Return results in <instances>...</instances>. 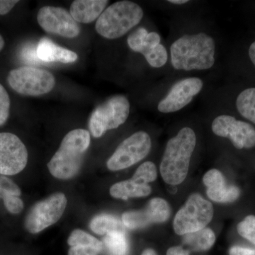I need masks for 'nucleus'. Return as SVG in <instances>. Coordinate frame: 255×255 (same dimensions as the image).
<instances>
[{
    "instance_id": "nucleus-13",
    "label": "nucleus",
    "mask_w": 255,
    "mask_h": 255,
    "mask_svg": "<svg viewBox=\"0 0 255 255\" xmlns=\"http://www.w3.org/2000/svg\"><path fill=\"white\" fill-rule=\"evenodd\" d=\"M212 130L218 136L230 139L233 145L239 150L255 146V127L231 116L216 117L212 123Z\"/></svg>"
},
{
    "instance_id": "nucleus-30",
    "label": "nucleus",
    "mask_w": 255,
    "mask_h": 255,
    "mask_svg": "<svg viewBox=\"0 0 255 255\" xmlns=\"http://www.w3.org/2000/svg\"><path fill=\"white\" fill-rule=\"evenodd\" d=\"M230 255H255V250L241 246H233L230 249Z\"/></svg>"
},
{
    "instance_id": "nucleus-24",
    "label": "nucleus",
    "mask_w": 255,
    "mask_h": 255,
    "mask_svg": "<svg viewBox=\"0 0 255 255\" xmlns=\"http://www.w3.org/2000/svg\"><path fill=\"white\" fill-rule=\"evenodd\" d=\"M236 107L244 118L255 124V87L246 89L238 95Z\"/></svg>"
},
{
    "instance_id": "nucleus-33",
    "label": "nucleus",
    "mask_w": 255,
    "mask_h": 255,
    "mask_svg": "<svg viewBox=\"0 0 255 255\" xmlns=\"http://www.w3.org/2000/svg\"><path fill=\"white\" fill-rule=\"evenodd\" d=\"M249 56L255 66V41L252 43L249 48Z\"/></svg>"
},
{
    "instance_id": "nucleus-25",
    "label": "nucleus",
    "mask_w": 255,
    "mask_h": 255,
    "mask_svg": "<svg viewBox=\"0 0 255 255\" xmlns=\"http://www.w3.org/2000/svg\"><path fill=\"white\" fill-rule=\"evenodd\" d=\"M104 243L112 255H127L128 251L125 231H114L106 235Z\"/></svg>"
},
{
    "instance_id": "nucleus-23",
    "label": "nucleus",
    "mask_w": 255,
    "mask_h": 255,
    "mask_svg": "<svg viewBox=\"0 0 255 255\" xmlns=\"http://www.w3.org/2000/svg\"><path fill=\"white\" fill-rule=\"evenodd\" d=\"M122 221L110 214H101L96 216L90 222V229L100 236L107 235L114 231H125Z\"/></svg>"
},
{
    "instance_id": "nucleus-7",
    "label": "nucleus",
    "mask_w": 255,
    "mask_h": 255,
    "mask_svg": "<svg viewBox=\"0 0 255 255\" xmlns=\"http://www.w3.org/2000/svg\"><path fill=\"white\" fill-rule=\"evenodd\" d=\"M214 213L211 202L199 194H193L176 214L174 232L179 236H184L204 229L211 222Z\"/></svg>"
},
{
    "instance_id": "nucleus-3",
    "label": "nucleus",
    "mask_w": 255,
    "mask_h": 255,
    "mask_svg": "<svg viewBox=\"0 0 255 255\" xmlns=\"http://www.w3.org/2000/svg\"><path fill=\"white\" fill-rule=\"evenodd\" d=\"M196 143L195 132L188 127L183 128L175 137L169 140L159 169L164 182L171 185L184 182Z\"/></svg>"
},
{
    "instance_id": "nucleus-34",
    "label": "nucleus",
    "mask_w": 255,
    "mask_h": 255,
    "mask_svg": "<svg viewBox=\"0 0 255 255\" xmlns=\"http://www.w3.org/2000/svg\"><path fill=\"white\" fill-rule=\"evenodd\" d=\"M168 2L174 4H183L189 2V1L188 0H169Z\"/></svg>"
},
{
    "instance_id": "nucleus-15",
    "label": "nucleus",
    "mask_w": 255,
    "mask_h": 255,
    "mask_svg": "<svg viewBox=\"0 0 255 255\" xmlns=\"http://www.w3.org/2000/svg\"><path fill=\"white\" fill-rule=\"evenodd\" d=\"M204 86V82L197 78H186L176 82L165 97L159 102V112L168 114L182 110L189 105Z\"/></svg>"
},
{
    "instance_id": "nucleus-14",
    "label": "nucleus",
    "mask_w": 255,
    "mask_h": 255,
    "mask_svg": "<svg viewBox=\"0 0 255 255\" xmlns=\"http://www.w3.org/2000/svg\"><path fill=\"white\" fill-rule=\"evenodd\" d=\"M170 216L168 203L160 198H154L149 201L145 209L130 211L122 216V223L130 230L140 229L152 223H163Z\"/></svg>"
},
{
    "instance_id": "nucleus-5",
    "label": "nucleus",
    "mask_w": 255,
    "mask_h": 255,
    "mask_svg": "<svg viewBox=\"0 0 255 255\" xmlns=\"http://www.w3.org/2000/svg\"><path fill=\"white\" fill-rule=\"evenodd\" d=\"M130 103L123 95H115L99 105L92 112L89 129L92 136L102 137L107 130L116 129L127 122Z\"/></svg>"
},
{
    "instance_id": "nucleus-29",
    "label": "nucleus",
    "mask_w": 255,
    "mask_h": 255,
    "mask_svg": "<svg viewBox=\"0 0 255 255\" xmlns=\"http://www.w3.org/2000/svg\"><path fill=\"white\" fill-rule=\"evenodd\" d=\"M21 56L23 60L27 63H39L41 62L37 54V46H35L34 45H26L21 51Z\"/></svg>"
},
{
    "instance_id": "nucleus-22",
    "label": "nucleus",
    "mask_w": 255,
    "mask_h": 255,
    "mask_svg": "<svg viewBox=\"0 0 255 255\" xmlns=\"http://www.w3.org/2000/svg\"><path fill=\"white\" fill-rule=\"evenodd\" d=\"M216 236L214 231L205 228L196 232L188 233L183 237V244L193 251H205L214 246Z\"/></svg>"
},
{
    "instance_id": "nucleus-10",
    "label": "nucleus",
    "mask_w": 255,
    "mask_h": 255,
    "mask_svg": "<svg viewBox=\"0 0 255 255\" xmlns=\"http://www.w3.org/2000/svg\"><path fill=\"white\" fill-rule=\"evenodd\" d=\"M28 162V150L21 139L11 132H0V174L22 172Z\"/></svg>"
},
{
    "instance_id": "nucleus-21",
    "label": "nucleus",
    "mask_w": 255,
    "mask_h": 255,
    "mask_svg": "<svg viewBox=\"0 0 255 255\" xmlns=\"http://www.w3.org/2000/svg\"><path fill=\"white\" fill-rule=\"evenodd\" d=\"M110 191L112 197L127 200L130 198L145 197L150 195L152 189L148 184H139L130 179L116 183L110 188Z\"/></svg>"
},
{
    "instance_id": "nucleus-27",
    "label": "nucleus",
    "mask_w": 255,
    "mask_h": 255,
    "mask_svg": "<svg viewBox=\"0 0 255 255\" xmlns=\"http://www.w3.org/2000/svg\"><path fill=\"white\" fill-rule=\"evenodd\" d=\"M238 232L246 240L255 245V216L251 215L245 218L237 226Z\"/></svg>"
},
{
    "instance_id": "nucleus-16",
    "label": "nucleus",
    "mask_w": 255,
    "mask_h": 255,
    "mask_svg": "<svg viewBox=\"0 0 255 255\" xmlns=\"http://www.w3.org/2000/svg\"><path fill=\"white\" fill-rule=\"evenodd\" d=\"M203 182L207 188L206 194L209 199L216 202H234L241 194L239 188L228 184L226 178L218 169H211L206 172L203 178Z\"/></svg>"
},
{
    "instance_id": "nucleus-26",
    "label": "nucleus",
    "mask_w": 255,
    "mask_h": 255,
    "mask_svg": "<svg viewBox=\"0 0 255 255\" xmlns=\"http://www.w3.org/2000/svg\"><path fill=\"white\" fill-rule=\"evenodd\" d=\"M157 177V172L155 164L148 161L139 166L131 179L139 184H148V183L154 182Z\"/></svg>"
},
{
    "instance_id": "nucleus-12",
    "label": "nucleus",
    "mask_w": 255,
    "mask_h": 255,
    "mask_svg": "<svg viewBox=\"0 0 255 255\" xmlns=\"http://www.w3.org/2000/svg\"><path fill=\"white\" fill-rule=\"evenodd\" d=\"M38 24L45 31L64 38H74L80 35L81 28L68 10L56 6L41 8L37 15Z\"/></svg>"
},
{
    "instance_id": "nucleus-19",
    "label": "nucleus",
    "mask_w": 255,
    "mask_h": 255,
    "mask_svg": "<svg viewBox=\"0 0 255 255\" xmlns=\"http://www.w3.org/2000/svg\"><path fill=\"white\" fill-rule=\"evenodd\" d=\"M37 54L41 62L72 63L78 60L76 53L55 44L49 38H42L37 45Z\"/></svg>"
},
{
    "instance_id": "nucleus-18",
    "label": "nucleus",
    "mask_w": 255,
    "mask_h": 255,
    "mask_svg": "<svg viewBox=\"0 0 255 255\" xmlns=\"http://www.w3.org/2000/svg\"><path fill=\"white\" fill-rule=\"evenodd\" d=\"M108 3L107 0H75L70 13L77 22L92 23L100 18Z\"/></svg>"
},
{
    "instance_id": "nucleus-17",
    "label": "nucleus",
    "mask_w": 255,
    "mask_h": 255,
    "mask_svg": "<svg viewBox=\"0 0 255 255\" xmlns=\"http://www.w3.org/2000/svg\"><path fill=\"white\" fill-rule=\"evenodd\" d=\"M68 244V255H99L103 251L102 242L81 229L70 233Z\"/></svg>"
},
{
    "instance_id": "nucleus-8",
    "label": "nucleus",
    "mask_w": 255,
    "mask_h": 255,
    "mask_svg": "<svg viewBox=\"0 0 255 255\" xmlns=\"http://www.w3.org/2000/svg\"><path fill=\"white\" fill-rule=\"evenodd\" d=\"M68 200L63 193L57 192L36 203L26 214V231L37 234L58 222L66 209Z\"/></svg>"
},
{
    "instance_id": "nucleus-4",
    "label": "nucleus",
    "mask_w": 255,
    "mask_h": 255,
    "mask_svg": "<svg viewBox=\"0 0 255 255\" xmlns=\"http://www.w3.org/2000/svg\"><path fill=\"white\" fill-rule=\"evenodd\" d=\"M142 16L143 11L136 3L127 0L117 1L101 14L95 29L104 38L117 39L137 26Z\"/></svg>"
},
{
    "instance_id": "nucleus-9",
    "label": "nucleus",
    "mask_w": 255,
    "mask_h": 255,
    "mask_svg": "<svg viewBox=\"0 0 255 255\" xmlns=\"http://www.w3.org/2000/svg\"><path fill=\"white\" fill-rule=\"evenodd\" d=\"M152 142L146 132L139 131L124 140L107 162L111 171L128 168L141 161L150 152Z\"/></svg>"
},
{
    "instance_id": "nucleus-28",
    "label": "nucleus",
    "mask_w": 255,
    "mask_h": 255,
    "mask_svg": "<svg viewBox=\"0 0 255 255\" xmlns=\"http://www.w3.org/2000/svg\"><path fill=\"white\" fill-rule=\"evenodd\" d=\"M10 98L7 92L0 84V127L4 125L9 117Z\"/></svg>"
},
{
    "instance_id": "nucleus-1",
    "label": "nucleus",
    "mask_w": 255,
    "mask_h": 255,
    "mask_svg": "<svg viewBox=\"0 0 255 255\" xmlns=\"http://www.w3.org/2000/svg\"><path fill=\"white\" fill-rule=\"evenodd\" d=\"M215 52L214 38L209 35H184L171 46V62L176 70H208L214 65Z\"/></svg>"
},
{
    "instance_id": "nucleus-31",
    "label": "nucleus",
    "mask_w": 255,
    "mask_h": 255,
    "mask_svg": "<svg viewBox=\"0 0 255 255\" xmlns=\"http://www.w3.org/2000/svg\"><path fill=\"white\" fill-rule=\"evenodd\" d=\"M18 2L16 0H0V15L8 14Z\"/></svg>"
},
{
    "instance_id": "nucleus-32",
    "label": "nucleus",
    "mask_w": 255,
    "mask_h": 255,
    "mask_svg": "<svg viewBox=\"0 0 255 255\" xmlns=\"http://www.w3.org/2000/svg\"><path fill=\"white\" fill-rule=\"evenodd\" d=\"M189 251L182 247H172L167 251V255H189Z\"/></svg>"
},
{
    "instance_id": "nucleus-11",
    "label": "nucleus",
    "mask_w": 255,
    "mask_h": 255,
    "mask_svg": "<svg viewBox=\"0 0 255 255\" xmlns=\"http://www.w3.org/2000/svg\"><path fill=\"white\" fill-rule=\"evenodd\" d=\"M127 42L129 48L143 55L152 68H161L167 63V50L161 44L160 36L156 32H148L145 28H138L129 35Z\"/></svg>"
},
{
    "instance_id": "nucleus-6",
    "label": "nucleus",
    "mask_w": 255,
    "mask_h": 255,
    "mask_svg": "<svg viewBox=\"0 0 255 255\" xmlns=\"http://www.w3.org/2000/svg\"><path fill=\"white\" fill-rule=\"evenodd\" d=\"M7 82L19 95L38 97L52 91L55 85L53 74L43 69L22 66L9 72Z\"/></svg>"
},
{
    "instance_id": "nucleus-20",
    "label": "nucleus",
    "mask_w": 255,
    "mask_h": 255,
    "mask_svg": "<svg viewBox=\"0 0 255 255\" xmlns=\"http://www.w3.org/2000/svg\"><path fill=\"white\" fill-rule=\"evenodd\" d=\"M21 194V189L14 181L0 174V199L10 214H18L23 211L24 205L20 198Z\"/></svg>"
},
{
    "instance_id": "nucleus-36",
    "label": "nucleus",
    "mask_w": 255,
    "mask_h": 255,
    "mask_svg": "<svg viewBox=\"0 0 255 255\" xmlns=\"http://www.w3.org/2000/svg\"><path fill=\"white\" fill-rule=\"evenodd\" d=\"M4 38H3V37L1 36V34H0V52L1 51V50L4 48Z\"/></svg>"
},
{
    "instance_id": "nucleus-2",
    "label": "nucleus",
    "mask_w": 255,
    "mask_h": 255,
    "mask_svg": "<svg viewBox=\"0 0 255 255\" xmlns=\"http://www.w3.org/2000/svg\"><path fill=\"white\" fill-rule=\"evenodd\" d=\"M90 143V132L85 129H75L67 133L47 165L51 175L63 180L75 177L81 169Z\"/></svg>"
},
{
    "instance_id": "nucleus-35",
    "label": "nucleus",
    "mask_w": 255,
    "mask_h": 255,
    "mask_svg": "<svg viewBox=\"0 0 255 255\" xmlns=\"http://www.w3.org/2000/svg\"><path fill=\"white\" fill-rule=\"evenodd\" d=\"M141 255H157L155 251L152 249H146L142 252Z\"/></svg>"
}]
</instances>
